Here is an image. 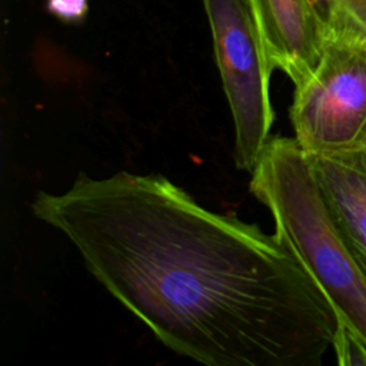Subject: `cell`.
I'll list each match as a JSON object with an SVG mask.
<instances>
[{"label":"cell","mask_w":366,"mask_h":366,"mask_svg":"<svg viewBox=\"0 0 366 366\" xmlns=\"http://www.w3.org/2000/svg\"><path fill=\"white\" fill-rule=\"evenodd\" d=\"M30 209L174 353L207 366H319L337 315L276 234L212 212L167 177L79 173Z\"/></svg>","instance_id":"cell-1"},{"label":"cell","mask_w":366,"mask_h":366,"mask_svg":"<svg viewBox=\"0 0 366 366\" xmlns=\"http://www.w3.org/2000/svg\"><path fill=\"white\" fill-rule=\"evenodd\" d=\"M250 192L270 212L276 234L299 257L330 300L337 320L366 342V273L337 230L295 137L270 136Z\"/></svg>","instance_id":"cell-2"},{"label":"cell","mask_w":366,"mask_h":366,"mask_svg":"<svg viewBox=\"0 0 366 366\" xmlns=\"http://www.w3.org/2000/svg\"><path fill=\"white\" fill-rule=\"evenodd\" d=\"M213 37L216 64L234 126V163L254 169L274 112L269 97L273 66L249 0H202Z\"/></svg>","instance_id":"cell-3"},{"label":"cell","mask_w":366,"mask_h":366,"mask_svg":"<svg viewBox=\"0 0 366 366\" xmlns=\"http://www.w3.org/2000/svg\"><path fill=\"white\" fill-rule=\"evenodd\" d=\"M289 113L306 153L353 146L366 129V44L329 30L317 66L295 86Z\"/></svg>","instance_id":"cell-4"},{"label":"cell","mask_w":366,"mask_h":366,"mask_svg":"<svg viewBox=\"0 0 366 366\" xmlns=\"http://www.w3.org/2000/svg\"><path fill=\"white\" fill-rule=\"evenodd\" d=\"M249 1L272 66L300 84L322 57L327 26L310 0Z\"/></svg>","instance_id":"cell-5"},{"label":"cell","mask_w":366,"mask_h":366,"mask_svg":"<svg viewBox=\"0 0 366 366\" xmlns=\"http://www.w3.org/2000/svg\"><path fill=\"white\" fill-rule=\"evenodd\" d=\"M306 154L337 230L366 273V156L355 146Z\"/></svg>","instance_id":"cell-6"},{"label":"cell","mask_w":366,"mask_h":366,"mask_svg":"<svg viewBox=\"0 0 366 366\" xmlns=\"http://www.w3.org/2000/svg\"><path fill=\"white\" fill-rule=\"evenodd\" d=\"M329 30L366 44V0H335Z\"/></svg>","instance_id":"cell-7"},{"label":"cell","mask_w":366,"mask_h":366,"mask_svg":"<svg viewBox=\"0 0 366 366\" xmlns=\"http://www.w3.org/2000/svg\"><path fill=\"white\" fill-rule=\"evenodd\" d=\"M332 349L339 366H366V342L343 322L337 323Z\"/></svg>","instance_id":"cell-8"},{"label":"cell","mask_w":366,"mask_h":366,"mask_svg":"<svg viewBox=\"0 0 366 366\" xmlns=\"http://www.w3.org/2000/svg\"><path fill=\"white\" fill-rule=\"evenodd\" d=\"M46 9L61 21L79 23L89 11V0H46Z\"/></svg>","instance_id":"cell-9"},{"label":"cell","mask_w":366,"mask_h":366,"mask_svg":"<svg viewBox=\"0 0 366 366\" xmlns=\"http://www.w3.org/2000/svg\"><path fill=\"white\" fill-rule=\"evenodd\" d=\"M310 3L329 29L335 14V0H310Z\"/></svg>","instance_id":"cell-10"},{"label":"cell","mask_w":366,"mask_h":366,"mask_svg":"<svg viewBox=\"0 0 366 366\" xmlns=\"http://www.w3.org/2000/svg\"><path fill=\"white\" fill-rule=\"evenodd\" d=\"M353 146L357 147V149L366 156V129H365V132L362 133V136L359 137V140H357Z\"/></svg>","instance_id":"cell-11"}]
</instances>
